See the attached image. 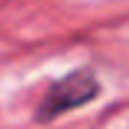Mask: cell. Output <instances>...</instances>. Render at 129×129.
<instances>
[{"instance_id":"6da1fadb","label":"cell","mask_w":129,"mask_h":129,"mask_svg":"<svg viewBox=\"0 0 129 129\" xmlns=\"http://www.w3.org/2000/svg\"><path fill=\"white\" fill-rule=\"evenodd\" d=\"M97 97H100L97 73L91 68H79V71H73V73H68V76H62V79L47 85L38 109H35V120L50 123L64 112H73V109H82V106L94 103Z\"/></svg>"}]
</instances>
